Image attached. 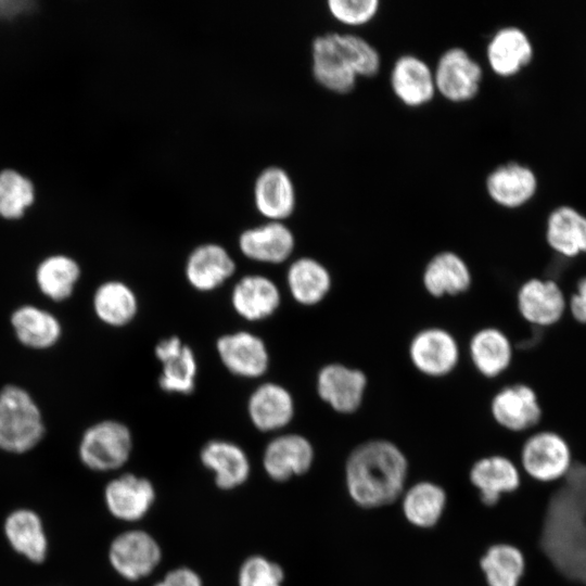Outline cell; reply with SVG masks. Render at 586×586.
<instances>
[{
  "label": "cell",
  "mask_w": 586,
  "mask_h": 586,
  "mask_svg": "<svg viewBox=\"0 0 586 586\" xmlns=\"http://www.w3.org/2000/svg\"><path fill=\"white\" fill-rule=\"evenodd\" d=\"M315 451L308 438L297 433L273 437L263 453V467L276 482H285L306 473L314 462Z\"/></svg>",
  "instance_id": "20"
},
{
  "label": "cell",
  "mask_w": 586,
  "mask_h": 586,
  "mask_svg": "<svg viewBox=\"0 0 586 586\" xmlns=\"http://www.w3.org/2000/svg\"><path fill=\"white\" fill-rule=\"evenodd\" d=\"M344 40L358 77H372L381 67V55L378 49L366 38L343 33Z\"/></svg>",
  "instance_id": "40"
},
{
  "label": "cell",
  "mask_w": 586,
  "mask_h": 586,
  "mask_svg": "<svg viewBox=\"0 0 586 586\" xmlns=\"http://www.w3.org/2000/svg\"><path fill=\"white\" fill-rule=\"evenodd\" d=\"M246 410L252 424L258 431L276 432L293 420L295 402L285 386L276 382H264L249 396Z\"/></svg>",
  "instance_id": "24"
},
{
  "label": "cell",
  "mask_w": 586,
  "mask_h": 586,
  "mask_svg": "<svg viewBox=\"0 0 586 586\" xmlns=\"http://www.w3.org/2000/svg\"><path fill=\"white\" fill-rule=\"evenodd\" d=\"M470 480L479 489L482 502L494 506L501 495L519 488L520 472L509 458L493 455L474 462L470 470Z\"/></svg>",
  "instance_id": "32"
},
{
  "label": "cell",
  "mask_w": 586,
  "mask_h": 586,
  "mask_svg": "<svg viewBox=\"0 0 586 586\" xmlns=\"http://www.w3.org/2000/svg\"><path fill=\"white\" fill-rule=\"evenodd\" d=\"M488 586H519L525 571L522 551L510 544L491 546L480 561Z\"/></svg>",
  "instance_id": "35"
},
{
  "label": "cell",
  "mask_w": 586,
  "mask_h": 586,
  "mask_svg": "<svg viewBox=\"0 0 586 586\" xmlns=\"http://www.w3.org/2000/svg\"><path fill=\"white\" fill-rule=\"evenodd\" d=\"M153 586H203L201 576L187 566L176 568Z\"/></svg>",
  "instance_id": "42"
},
{
  "label": "cell",
  "mask_w": 586,
  "mask_h": 586,
  "mask_svg": "<svg viewBox=\"0 0 586 586\" xmlns=\"http://www.w3.org/2000/svg\"><path fill=\"white\" fill-rule=\"evenodd\" d=\"M568 317L586 328V273L578 277L573 290L568 292Z\"/></svg>",
  "instance_id": "41"
},
{
  "label": "cell",
  "mask_w": 586,
  "mask_h": 586,
  "mask_svg": "<svg viewBox=\"0 0 586 586\" xmlns=\"http://www.w3.org/2000/svg\"><path fill=\"white\" fill-rule=\"evenodd\" d=\"M489 411L499 426L514 433L534 430L544 418L537 390L521 381L500 387L491 399Z\"/></svg>",
  "instance_id": "9"
},
{
  "label": "cell",
  "mask_w": 586,
  "mask_h": 586,
  "mask_svg": "<svg viewBox=\"0 0 586 586\" xmlns=\"http://www.w3.org/2000/svg\"><path fill=\"white\" fill-rule=\"evenodd\" d=\"M433 72L436 93L450 102H468L474 99L480 91L483 68L461 47H450L443 51Z\"/></svg>",
  "instance_id": "10"
},
{
  "label": "cell",
  "mask_w": 586,
  "mask_h": 586,
  "mask_svg": "<svg viewBox=\"0 0 586 586\" xmlns=\"http://www.w3.org/2000/svg\"><path fill=\"white\" fill-rule=\"evenodd\" d=\"M202 464L213 472L218 488L234 489L249 479L250 459L244 449L227 440H212L200 451Z\"/></svg>",
  "instance_id": "28"
},
{
  "label": "cell",
  "mask_w": 586,
  "mask_h": 586,
  "mask_svg": "<svg viewBox=\"0 0 586 586\" xmlns=\"http://www.w3.org/2000/svg\"><path fill=\"white\" fill-rule=\"evenodd\" d=\"M10 326L17 342L34 351L54 347L63 335L61 320L52 311L34 304H23L13 309Z\"/></svg>",
  "instance_id": "26"
},
{
  "label": "cell",
  "mask_w": 586,
  "mask_h": 586,
  "mask_svg": "<svg viewBox=\"0 0 586 586\" xmlns=\"http://www.w3.org/2000/svg\"><path fill=\"white\" fill-rule=\"evenodd\" d=\"M133 437L130 429L116 419L89 424L79 435L76 454L80 464L95 474L122 469L130 459Z\"/></svg>",
  "instance_id": "4"
},
{
  "label": "cell",
  "mask_w": 586,
  "mask_h": 586,
  "mask_svg": "<svg viewBox=\"0 0 586 586\" xmlns=\"http://www.w3.org/2000/svg\"><path fill=\"white\" fill-rule=\"evenodd\" d=\"M156 492L152 482L126 472L107 480L102 489L106 513L119 522H137L143 519L154 505Z\"/></svg>",
  "instance_id": "12"
},
{
  "label": "cell",
  "mask_w": 586,
  "mask_h": 586,
  "mask_svg": "<svg viewBox=\"0 0 586 586\" xmlns=\"http://www.w3.org/2000/svg\"><path fill=\"white\" fill-rule=\"evenodd\" d=\"M534 56L527 33L520 25L498 28L486 46V60L492 72L501 78H513L526 68Z\"/></svg>",
  "instance_id": "18"
},
{
  "label": "cell",
  "mask_w": 586,
  "mask_h": 586,
  "mask_svg": "<svg viewBox=\"0 0 586 586\" xmlns=\"http://www.w3.org/2000/svg\"><path fill=\"white\" fill-rule=\"evenodd\" d=\"M379 0H328L330 14L348 26H362L372 21L380 9Z\"/></svg>",
  "instance_id": "39"
},
{
  "label": "cell",
  "mask_w": 586,
  "mask_h": 586,
  "mask_svg": "<svg viewBox=\"0 0 586 586\" xmlns=\"http://www.w3.org/2000/svg\"><path fill=\"white\" fill-rule=\"evenodd\" d=\"M390 84L396 98L410 107L425 105L436 94L433 68L411 53L402 54L395 60Z\"/></svg>",
  "instance_id": "23"
},
{
  "label": "cell",
  "mask_w": 586,
  "mask_h": 586,
  "mask_svg": "<svg viewBox=\"0 0 586 586\" xmlns=\"http://www.w3.org/2000/svg\"><path fill=\"white\" fill-rule=\"evenodd\" d=\"M368 387L366 373L342 362L322 366L316 375V392L332 410L341 415L356 412Z\"/></svg>",
  "instance_id": "13"
},
{
  "label": "cell",
  "mask_w": 586,
  "mask_h": 586,
  "mask_svg": "<svg viewBox=\"0 0 586 586\" xmlns=\"http://www.w3.org/2000/svg\"><path fill=\"white\" fill-rule=\"evenodd\" d=\"M35 283L48 300L62 303L72 297L81 278L79 263L65 254H52L37 265Z\"/></svg>",
  "instance_id": "34"
},
{
  "label": "cell",
  "mask_w": 586,
  "mask_h": 586,
  "mask_svg": "<svg viewBox=\"0 0 586 586\" xmlns=\"http://www.w3.org/2000/svg\"><path fill=\"white\" fill-rule=\"evenodd\" d=\"M524 471L538 482L562 480L574 460L568 440L555 430H538L524 441L521 453Z\"/></svg>",
  "instance_id": "7"
},
{
  "label": "cell",
  "mask_w": 586,
  "mask_h": 586,
  "mask_svg": "<svg viewBox=\"0 0 586 586\" xmlns=\"http://www.w3.org/2000/svg\"><path fill=\"white\" fill-rule=\"evenodd\" d=\"M489 199L498 206L511 211L521 209L535 196L538 181L534 170L526 164L510 160L493 168L485 180Z\"/></svg>",
  "instance_id": "17"
},
{
  "label": "cell",
  "mask_w": 586,
  "mask_h": 586,
  "mask_svg": "<svg viewBox=\"0 0 586 586\" xmlns=\"http://www.w3.org/2000/svg\"><path fill=\"white\" fill-rule=\"evenodd\" d=\"M408 357L421 374L429 378H444L458 366L460 349L450 331L441 327H428L411 337Z\"/></svg>",
  "instance_id": "11"
},
{
  "label": "cell",
  "mask_w": 586,
  "mask_h": 586,
  "mask_svg": "<svg viewBox=\"0 0 586 586\" xmlns=\"http://www.w3.org/2000/svg\"><path fill=\"white\" fill-rule=\"evenodd\" d=\"M162 560L157 540L142 530H127L114 535L106 547V561L120 578L136 582L149 576Z\"/></svg>",
  "instance_id": "6"
},
{
  "label": "cell",
  "mask_w": 586,
  "mask_h": 586,
  "mask_svg": "<svg viewBox=\"0 0 586 586\" xmlns=\"http://www.w3.org/2000/svg\"><path fill=\"white\" fill-rule=\"evenodd\" d=\"M446 505L442 487L431 482L412 485L403 498L406 519L418 527H431L441 519Z\"/></svg>",
  "instance_id": "36"
},
{
  "label": "cell",
  "mask_w": 586,
  "mask_h": 586,
  "mask_svg": "<svg viewBox=\"0 0 586 586\" xmlns=\"http://www.w3.org/2000/svg\"><path fill=\"white\" fill-rule=\"evenodd\" d=\"M35 198L33 183L17 171L0 173V216L7 219L22 217Z\"/></svg>",
  "instance_id": "37"
},
{
  "label": "cell",
  "mask_w": 586,
  "mask_h": 586,
  "mask_svg": "<svg viewBox=\"0 0 586 586\" xmlns=\"http://www.w3.org/2000/svg\"><path fill=\"white\" fill-rule=\"evenodd\" d=\"M311 72L326 89L345 94L357 84L358 76L348 54L343 33L328 31L311 42Z\"/></svg>",
  "instance_id": "8"
},
{
  "label": "cell",
  "mask_w": 586,
  "mask_h": 586,
  "mask_svg": "<svg viewBox=\"0 0 586 586\" xmlns=\"http://www.w3.org/2000/svg\"><path fill=\"white\" fill-rule=\"evenodd\" d=\"M35 5L29 1L0 0V18H11L27 12Z\"/></svg>",
  "instance_id": "43"
},
{
  "label": "cell",
  "mask_w": 586,
  "mask_h": 586,
  "mask_svg": "<svg viewBox=\"0 0 586 586\" xmlns=\"http://www.w3.org/2000/svg\"><path fill=\"white\" fill-rule=\"evenodd\" d=\"M283 581V569L260 555L246 558L238 573V586H282Z\"/></svg>",
  "instance_id": "38"
},
{
  "label": "cell",
  "mask_w": 586,
  "mask_h": 586,
  "mask_svg": "<svg viewBox=\"0 0 586 586\" xmlns=\"http://www.w3.org/2000/svg\"><path fill=\"white\" fill-rule=\"evenodd\" d=\"M216 351L222 366L239 378L258 379L270 366L265 341L250 331L225 333L217 339Z\"/></svg>",
  "instance_id": "14"
},
{
  "label": "cell",
  "mask_w": 586,
  "mask_h": 586,
  "mask_svg": "<svg viewBox=\"0 0 586 586\" xmlns=\"http://www.w3.org/2000/svg\"><path fill=\"white\" fill-rule=\"evenodd\" d=\"M421 280L428 294L442 298L466 293L472 284V272L459 254L441 251L428 260Z\"/></svg>",
  "instance_id": "30"
},
{
  "label": "cell",
  "mask_w": 586,
  "mask_h": 586,
  "mask_svg": "<svg viewBox=\"0 0 586 586\" xmlns=\"http://www.w3.org/2000/svg\"><path fill=\"white\" fill-rule=\"evenodd\" d=\"M539 545L555 569L586 585V464L574 461L549 498Z\"/></svg>",
  "instance_id": "1"
},
{
  "label": "cell",
  "mask_w": 586,
  "mask_h": 586,
  "mask_svg": "<svg viewBox=\"0 0 586 586\" xmlns=\"http://www.w3.org/2000/svg\"><path fill=\"white\" fill-rule=\"evenodd\" d=\"M408 462L393 442L375 438L356 446L345 466L351 498L362 508L392 504L402 494Z\"/></svg>",
  "instance_id": "2"
},
{
  "label": "cell",
  "mask_w": 586,
  "mask_h": 586,
  "mask_svg": "<svg viewBox=\"0 0 586 586\" xmlns=\"http://www.w3.org/2000/svg\"><path fill=\"white\" fill-rule=\"evenodd\" d=\"M230 303L242 319L251 322L271 317L281 305V292L272 279L259 273L241 277L230 294Z\"/></svg>",
  "instance_id": "25"
},
{
  "label": "cell",
  "mask_w": 586,
  "mask_h": 586,
  "mask_svg": "<svg viewBox=\"0 0 586 586\" xmlns=\"http://www.w3.org/2000/svg\"><path fill=\"white\" fill-rule=\"evenodd\" d=\"M238 245L240 252L251 260L278 265L293 254L295 237L283 221L269 220L243 230Z\"/></svg>",
  "instance_id": "21"
},
{
  "label": "cell",
  "mask_w": 586,
  "mask_h": 586,
  "mask_svg": "<svg viewBox=\"0 0 586 586\" xmlns=\"http://www.w3.org/2000/svg\"><path fill=\"white\" fill-rule=\"evenodd\" d=\"M542 239L556 258L586 257V215L569 205L552 208L545 218Z\"/></svg>",
  "instance_id": "15"
},
{
  "label": "cell",
  "mask_w": 586,
  "mask_h": 586,
  "mask_svg": "<svg viewBox=\"0 0 586 586\" xmlns=\"http://www.w3.org/2000/svg\"><path fill=\"white\" fill-rule=\"evenodd\" d=\"M154 354L161 364L160 388L168 394L190 395L195 390L199 371L192 347L171 335L156 343Z\"/></svg>",
  "instance_id": "16"
},
{
  "label": "cell",
  "mask_w": 586,
  "mask_h": 586,
  "mask_svg": "<svg viewBox=\"0 0 586 586\" xmlns=\"http://www.w3.org/2000/svg\"><path fill=\"white\" fill-rule=\"evenodd\" d=\"M91 305L98 320L111 328L130 324L139 311L136 292L118 279L100 283L92 294Z\"/></svg>",
  "instance_id": "31"
},
{
  "label": "cell",
  "mask_w": 586,
  "mask_h": 586,
  "mask_svg": "<svg viewBox=\"0 0 586 586\" xmlns=\"http://www.w3.org/2000/svg\"><path fill=\"white\" fill-rule=\"evenodd\" d=\"M235 268V262L226 247L206 242L189 253L184 264V277L192 289L207 293L229 280Z\"/></svg>",
  "instance_id": "22"
},
{
  "label": "cell",
  "mask_w": 586,
  "mask_h": 586,
  "mask_svg": "<svg viewBox=\"0 0 586 586\" xmlns=\"http://www.w3.org/2000/svg\"><path fill=\"white\" fill-rule=\"evenodd\" d=\"M514 348L510 336L497 327L476 330L468 345L474 369L486 379H496L509 370Z\"/></svg>",
  "instance_id": "27"
},
{
  "label": "cell",
  "mask_w": 586,
  "mask_h": 586,
  "mask_svg": "<svg viewBox=\"0 0 586 586\" xmlns=\"http://www.w3.org/2000/svg\"><path fill=\"white\" fill-rule=\"evenodd\" d=\"M48 435L43 412L35 397L20 384L0 388V451L23 456L38 448Z\"/></svg>",
  "instance_id": "3"
},
{
  "label": "cell",
  "mask_w": 586,
  "mask_h": 586,
  "mask_svg": "<svg viewBox=\"0 0 586 586\" xmlns=\"http://www.w3.org/2000/svg\"><path fill=\"white\" fill-rule=\"evenodd\" d=\"M515 307L534 329H551L568 317V292L557 278L530 277L517 289Z\"/></svg>",
  "instance_id": "5"
},
{
  "label": "cell",
  "mask_w": 586,
  "mask_h": 586,
  "mask_svg": "<svg viewBox=\"0 0 586 586\" xmlns=\"http://www.w3.org/2000/svg\"><path fill=\"white\" fill-rule=\"evenodd\" d=\"M257 211L269 220L282 221L296 206V191L290 175L282 167L264 168L254 182Z\"/></svg>",
  "instance_id": "29"
},
{
  "label": "cell",
  "mask_w": 586,
  "mask_h": 586,
  "mask_svg": "<svg viewBox=\"0 0 586 586\" xmlns=\"http://www.w3.org/2000/svg\"><path fill=\"white\" fill-rule=\"evenodd\" d=\"M285 281L291 297L303 306L320 304L332 288L329 269L309 256L298 257L289 265Z\"/></svg>",
  "instance_id": "33"
},
{
  "label": "cell",
  "mask_w": 586,
  "mask_h": 586,
  "mask_svg": "<svg viewBox=\"0 0 586 586\" xmlns=\"http://www.w3.org/2000/svg\"><path fill=\"white\" fill-rule=\"evenodd\" d=\"M4 538L11 550L33 564L46 562L49 553V537L41 515L21 507L12 510L4 519Z\"/></svg>",
  "instance_id": "19"
}]
</instances>
